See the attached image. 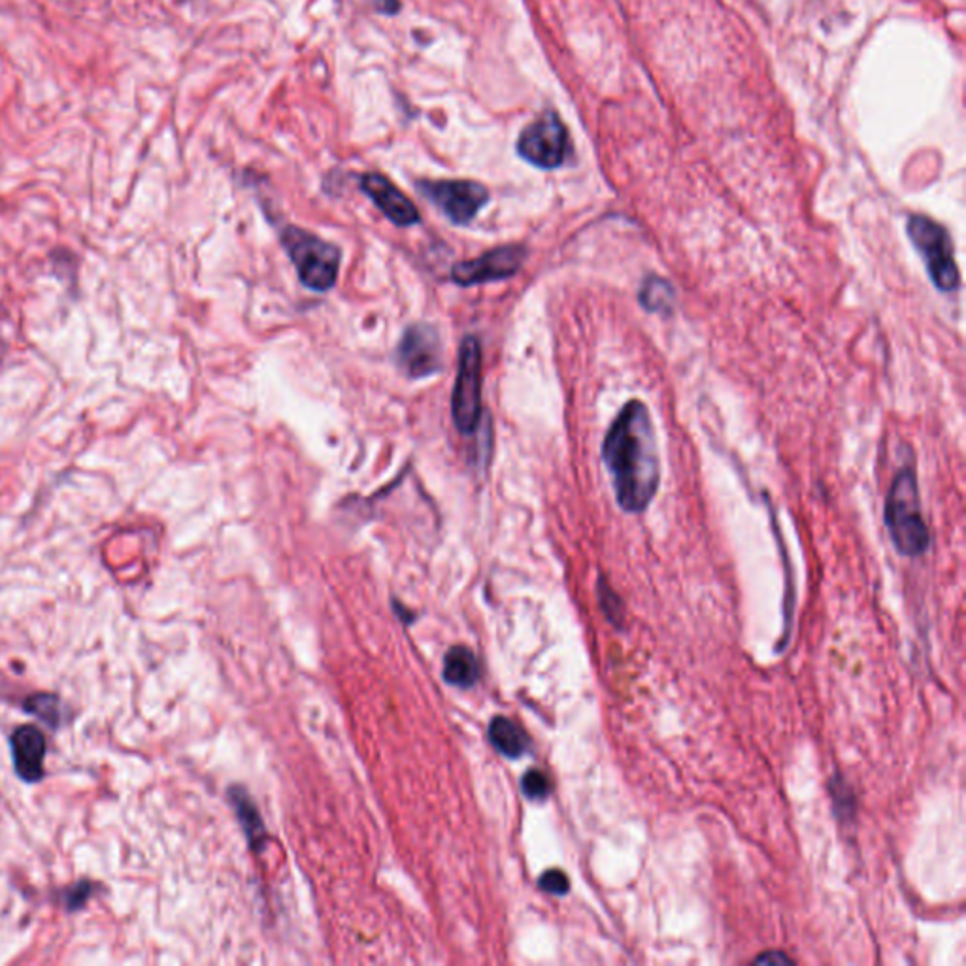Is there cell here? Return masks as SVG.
<instances>
[{
	"instance_id": "15",
	"label": "cell",
	"mask_w": 966,
	"mask_h": 966,
	"mask_svg": "<svg viewBox=\"0 0 966 966\" xmlns=\"http://www.w3.org/2000/svg\"><path fill=\"white\" fill-rule=\"evenodd\" d=\"M25 708L42 721H48L51 727L59 723V700L54 695H35L25 703Z\"/></svg>"
},
{
	"instance_id": "9",
	"label": "cell",
	"mask_w": 966,
	"mask_h": 966,
	"mask_svg": "<svg viewBox=\"0 0 966 966\" xmlns=\"http://www.w3.org/2000/svg\"><path fill=\"white\" fill-rule=\"evenodd\" d=\"M525 256H527V251L521 246H503V248L487 251L472 261L457 262L456 267L451 269V278H453V282L463 285V287L506 280V278L518 274Z\"/></svg>"
},
{
	"instance_id": "10",
	"label": "cell",
	"mask_w": 966,
	"mask_h": 966,
	"mask_svg": "<svg viewBox=\"0 0 966 966\" xmlns=\"http://www.w3.org/2000/svg\"><path fill=\"white\" fill-rule=\"evenodd\" d=\"M361 189L370 201L380 208L389 222L399 227H410L420 223V212L414 202L402 193L393 181L381 174H365L361 178Z\"/></svg>"
},
{
	"instance_id": "17",
	"label": "cell",
	"mask_w": 966,
	"mask_h": 966,
	"mask_svg": "<svg viewBox=\"0 0 966 966\" xmlns=\"http://www.w3.org/2000/svg\"><path fill=\"white\" fill-rule=\"evenodd\" d=\"M599 594H601L602 612L608 615V620L614 623H617V620L622 622L623 612L620 597H617L606 584H604V586L601 584V587H599Z\"/></svg>"
},
{
	"instance_id": "14",
	"label": "cell",
	"mask_w": 966,
	"mask_h": 966,
	"mask_svg": "<svg viewBox=\"0 0 966 966\" xmlns=\"http://www.w3.org/2000/svg\"><path fill=\"white\" fill-rule=\"evenodd\" d=\"M674 290L670 287L669 282H664L661 278H648L644 282L640 290V303L648 311H657V314H669L674 308Z\"/></svg>"
},
{
	"instance_id": "5",
	"label": "cell",
	"mask_w": 966,
	"mask_h": 966,
	"mask_svg": "<svg viewBox=\"0 0 966 966\" xmlns=\"http://www.w3.org/2000/svg\"><path fill=\"white\" fill-rule=\"evenodd\" d=\"M451 414L457 431L476 433L482 415V347L476 337H467L459 350L456 387L451 397Z\"/></svg>"
},
{
	"instance_id": "11",
	"label": "cell",
	"mask_w": 966,
	"mask_h": 966,
	"mask_svg": "<svg viewBox=\"0 0 966 966\" xmlns=\"http://www.w3.org/2000/svg\"><path fill=\"white\" fill-rule=\"evenodd\" d=\"M12 755H14L15 773L21 780L36 784L44 778V757H46V739L40 729L33 724H23L12 734Z\"/></svg>"
},
{
	"instance_id": "4",
	"label": "cell",
	"mask_w": 966,
	"mask_h": 966,
	"mask_svg": "<svg viewBox=\"0 0 966 966\" xmlns=\"http://www.w3.org/2000/svg\"><path fill=\"white\" fill-rule=\"evenodd\" d=\"M906 231L919 256L923 257L934 287H939L944 293L959 290V269L953 256L952 238L946 228L940 223L932 222L927 215H911Z\"/></svg>"
},
{
	"instance_id": "12",
	"label": "cell",
	"mask_w": 966,
	"mask_h": 966,
	"mask_svg": "<svg viewBox=\"0 0 966 966\" xmlns=\"http://www.w3.org/2000/svg\"><path fill=\"white\" fill-rule=\"evenodd\" d=\"M444 678L446 682L457 687H472L480 678V667L476 657L467 648H451L444 661Z\"/></svg>"
},
{
	"instance_id": "3",
	"label": "cell",
	"mask_w": 966,
	"mask_h": 966,
	"mask_svg": "<svg viewBox=\"0 0 966 966\" xmlns=\"http://www.w3.org/2000/svg\"><path fill=\"white\" fill-rule=\"evenodd\" d=\"M280 240L291 261L297 267L298 280L308 290L318 293L331 290L339 278L342 259V254L334 244L295 225L283 228Z\"/></svg>"
},
{
	"instance_id": "16",
	"label": "cell",
	"mask_w": 966,
	"mask_h": 966,
	"mask_svg": "<svg viewBox=\"0 0 966 966\" xmlns=\"http://www.w3.org/2000/svg\"><path fill=\"white\" fill-rule=\"evenodd\" d=\"M521 787H523L525 794L534 801H542L550 794V780L544 773H540L537 768L525 774Z\"/></svg>"
},
{
	"instance_id": "19",
	"label": "cell",
	"mask_w": 966,
	"mask_h": 966,
	"mask_svg": "<svg viewBox=\"0 0 966 966\" xmlns=\"http://www.w3.org/2000/svg\"><path fill=\"white\" fill-rule=\"evenodd\" d=\"M755 963H759V965H786V963H793V961L789 959L784 953L773 952L761 955V957L755 959Z\"/></svg>"
},
{
	"instance_id": "20",
	"label": "cell",
	"mask_w": 966,
	"mask_h": 966,
	"mask_svg": "<svg viewBox=\"0 0 966 966\" xmlns=\"http://www.w3.org/2000/svg\"><path fill=\"white\" fill-rule=\"evenodd\" d=\"M378 8L386 14H394L399 10V0H378Z\"/></svg>"
},
{
	"instance_id": "2",
	"label": "cell",
	"mask_w": 966,
	"mask_h": 966,
	"mask_svg": "<svg viewBox=\"0 0 966 966\" xmlns=\"http://www.w3.org/2000/svg\"><path fill=\"white\" fill-rule=\"evenodd\" d=\"M885 525L898 552L918 557L931 544L921 506H919L918 478L910 467L900 470L891 485L885 500Z\"/></svg>"
},
{
	"instance_id": "1",
	"label": "cell",
	"mask_w": 966,
	"mask_h": 966,
	"mask_svg": "<svg viewBox=\"0 0 966 966\" xmlns=\"http://www.w3.org/2000/svg\"><path fill=\"white\" fill-rule=\"evenodd\" d=\"M602 459L623 510L640 514L653 500L661 482L656 427L644 402L628 401L602 443Z\"/></svg>"
},
{
	"instance_id": "18",
	"label": "cell",
	"mask_w": 966,
	"mask_h": 966,
	"mask_svg": "<svg viewBox=\"0 0 966 966\" xmlns=\"http://www.w3.org/2000/svg\"><path fill=\"white\" fill-rule=\"evenodd\" d=\"M540 887L552 893V895H566L568 893V877L561 870H547L544 876L540 877Z\"/></svg>"
},
{
	"instance_id": "7",
	"label": "cell",
	"mask_w": 966,
	"mask_h": 966,
	"mask_svg": "<svg viewBox=\"0 0 966 966\" xmlns=\"http://www.w3.org/2000/svg\"><path fill=\"white\" fill-rule=\"evenodd\" d=\"M417 187L427 199L443 210L444 214L448 215L449 222L456 225H467L472 222L480 214V210L490 202L487 187L478 181H420Z\"/></svg>"
},
{
	"instance_id": "6",
	"label": "cell",
	"mask_w": 966,
	"mask_h": 966,
	"mask_svg": "<svg viewBox=\"0 0 966 966\" xmlns=\"http://www.w3.org/2000/svg\"><path fill=\"white\" fill-rule=\"evenodd\" d=\"M518 153L521 160L544 170L565 165L570 153V139L559 116L553 110H545L531 125H527L519 134Z\"/></svg>"
},
{
	"instance_id": "13",
	"label": "cell",
	"mask_w": 966,
	"mask_h": 966,
	"mask_svg": "<svg viewBox=\"0 0 966 966\" xmlns=\"http://www.w3.org/2000/svg\"><path fill=\"white\" fill-rule=\"evenodd\" d=\"M490 739L491 744L510 759L521 757L529 747V739H527L523 729L514 723L511 719L500 718V716L491 721Z\"/></svg>"
},
{
	"instance_id": "8",
	"label": "cell",
	"mask_w": 966,
	"mask_h": 966,
	"mask_svg": "<svg viewBox=\"0 0 966 966\" xmlns=\"http://www.w3.org/2000/svg\"><path fill=\"white\" fill-rule=\"evenodd\" d=\"M440 334L433 325L408 327L397 347V363L410 380H423L440 373L444 365Z\"/></svg>"
}]
</instances>
